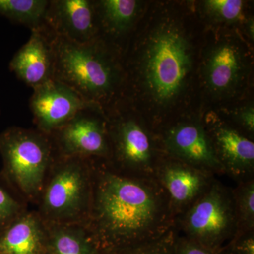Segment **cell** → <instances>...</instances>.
<instances>
[{
    "instance_id": "obj_1",
    "label": "cell",
    "mask_w": 254,
    "mask_h": 254,
    "mask_svg": "<svg viewBox=\"0 0 254 254\" xmlns=\"http://www.w3.org/2000/svg\"><path fill=\"white\" fill-rule=\"evenodd\" d=\"M93 187L84 226L100 251L158 238L175 226L168 197L155 177L125 175L92 159Z\"/></svg>"
},
{
    "instance_id": "obj_2",
    "label": "cell",
    "mask_w": 254,
    "mask_h": 254,
    "mask_svg": "<svg viewBox=\"0 0 254 254\" xmlns=\"http://www.w3.org/2000/svg\"><path fill=\"white\" fill-rule=\"evenodd\" d=\"M51 35L53 78L103 110V103L113 98L121 81V71L113 53L99 37L78 43Z\"/></svg>"
},
{
    "instance_id": "obj_3",
    "label": "cell",
    "mask_w": 254,
    "mask_h": 254,
    "mask_svg": "<svg viewBox=\"0 0 254 254\" xmlns=\"http://www.w3.org/2000/svg\"><path fill=\"white\" fill-rule=\"evenodd\" d=\"M92 159L56 155L36 210L46 225H84L91 206Z\"/></svg>"
},
{
    "instance_id": "obj_4",
    "label": "cell",
    "mask_w": 254,
    "mask_h": 254,
    "mask_svg": "<svg viewBox=\"0 0 254 254\" xmlns=\"http://www.w3.org/2000/svg\"><path fill=\"white\" fill-rule=\"evenodd\" d=\"M3 178L26 200L37 204L56 151L50 135L11 127L0 133Z\"/></svg>"
},
{
    "instance_id": "obj_5",
    "label": "cell",
    "mask_w": 254,
    "mask_h": 254,
    "mask_svg": "<svg viewBox=\"0 0 254 254\" xmlns=\"http://www.w3.org/2000/svg\"><path fill=\"white\" fill-rule=\"evenodd\" d=\"M180 235L215 250H221L237 232L232 188L215 179L208 190L175 220Z\"/></svg>"
},
{
    "instance_id": "obj_6",
    "label": "cell",
    "mask_w": 254,
    "mask_h": 254,
    "mask_svg": "<svg viewBox=\"0 0 254 254\" xmlns=\"http://www.w3.org/2000/svg\"><path fill=\"white\" fill-rule=\"evenodd\" d=\"M191 66L190 45L173 25L159 28L150 38L145 56L147 86L155 100L167 103L182 91Z\"/></svg>"
},
{
    "instance_id": "obj_7",
    "label": "cell",
    "mask_w": 254,
    "mask_h": 254,
    "mask_svg": "<svg viewBox=\"0 0 254 254\" xmlns=\"http://www.w3.org/2000/svg\"><path fill=\"white\" fill-rule=\"evenodd\" d=\"M110 143L108 163L125 175L155 177L162 158L157 156L149 133L136 120L118 118L107 121Z\"/></svg>"
},
{
    "instance_id": "obj_8",
    "label": "cell",
    "mask_w": 254,
    "mask_h": 254,
    "mask_svg": "<svg viewBox=\"0 0 254 254\" xmlns=\"http://www.w3.org/2000/svg\"><path fill=\"white\" fill-rule=\"evenodd\" d=\"M96 107L85 108L50 135L57 155L108 160L110 143L107 120Z\"/></svg>"
},
{
    "instance_id": "obj_9",
    "label": "cell",
    "mask_w": 254,
    "mask_h": 254,
    "mask_svg": "<svg viewBox=\"0 0 254 254\" xmlns=\"http://www.w3.org/2000/svg\"><path fill=\"white\" fill-rule=\"evenodd\" d=\"M155 178L168 195L176 220L208 190L216 176L165 155Z\"/></svg>"
},
{
    "instance_id": "obj_10",
    "label": "cell",
    "mask_w": 254,
    "mask_h": 254,
    "mask_svg": "<svg viewBox=\"0 0 254 254\" xmlns=\"http://www.w3.org/2000/svg\"><path fill=\"white\" fill-rule=\"evenodd\" d=\"M91 107L96 106L87 103L71 88L55 78L33 88L30 99L37 129L49 135L67 123L78 112Z\"/></svg>"
},
{
    "instance_id": "obj_11",
    "label": "cell",
    "mask_w": 254,
    "mask_h": 254,
    "mask_svg": "<svg viewBox=\"0 0 254 254\" xmlns=\"http://www.w3.org/2000/svg\"><path fill=\"white\" fill-rule=\"evenodd\" d=\"M165 155L213 175H224L208 132L200 124L186 122L168 128L163 137Z\"/></svg>"
},
{
    "instance_id": "obj_12",
    "label": "cell",
    "mask_w": 254,
    "mask_h": 254,
    "mask_svg": "<svg viewBox=\"0 0 254 254\" xmlns=\"http://www.w3.org/2000/svg\"><path fill=\"white\" fill-rule=\"evenodd\" d=\"M44 26L53 36L75 43H88L98 37L94 1L51 0Z\"/></svg>"
},
{
    "instance_id": "obj_13",
    "label": "cell",
    "mask_w": 254,
    "mask_h": 254,
    "mask_svg": "<svg viewBox=\"0 0 254 254\" xmlns=\"http://www.w3.org/2000/svg\"><path fill=\"white\" fill-rule=\"evenodd\" d=\"M51 40V33L45 26L33 30L29 40L10 62V71L33 89L53 78L54 58Z\"/></svg>"
},
{
    "instance_id": "obj_14",
    "label": "cell",
    "mask_w": 254,
    "mask_h": 254,
    "mask_svg": "<svg viewBox=\"0 0 254 254\" xmlns=\"http://www.w3.org/2000/svg\"><path fill=\"white\" fill-rule=\"evenodd\" d=\"M208 133L224 175L237 182L254 178V143L250 138L223 125Z\"/></svg>"
},
{
    "instance_id": "obj_15",
    "label": "cell",
    "mask_w": 254,
    "mask_h": 254,
    "mask_svg": "<svg viewBox=\"0 0 254 254\" xmlns=\"http://www.w3.org/2000/svg\"><path fill=\"white\" fill-rule=\"evenodd\" d=\"M46 227L37 211L26 210L0 234V254H43Z\"/></svg>"
},
{
    "instance_id": "obj_16",
    "label": "cell",
    "mask_w": 254,
    "mask_h": 254,
    "mask_svg": "<svg viewBox=\"0 0 254 254\" xmlns=\"http://www.w3.org/2000/svg\"><path fill=\"white\" fill-rule=\"evenodd\" d=\"M46 225V224H45ZM46 247L51 254H99L83 225H46Z\"/></svg>"
},
{
    "instance_id": "obj_17",
    "label": "cell",
    "mask_w": 254,
    "mask_h": 254,
    "mask_svg": "<svg viewBox=\"0 0 254 254\" xmlns=\"http://www.w3.org/2000/svg\"><path fill=\"white\" fill-rule=\"evenodd\" d=\"M242 69L238 50L224 44L213 50L209 58L206 78L209 86L215 91H225L235 86Z\"/></svg>"
},
{
    "instance_id": "obj_18",
    "label": "cell",
    "mask_w": 254,
    "mask_h": 254,
    "mask_svg": "<svg viewBox=\"0 0 254 254\" xmlns=\"http://www.w3.org/2000/svg\"><path fill=\"white\" fill-rule=\"evenodd\" d=\"M98 31L118 37L131 28L138 12V2L135 0H102L94 1Z\"/></svg>"
},
{
    "instance_id": "obj_19",
    "label": "cell",
    "mask_w": 254,
    "mask_h": 254,
    "mask_svg": "<svg viewBox=\"0 0 254 254\" xmlns=\"http://www.w3.org/2000/svg\"><path fill=\"white\" fill-rule=\"evenodd\" d=\"M48 0H0V15L33 30L44 26Z\"/></svg>"
},
{
    "instance_id": "obj_20",
    "label": "cell",
    "mask_w": 254,
    "mask_h": 254,
    "mask_svg": "<svg viewBox=\"0 0 254 254\" xmlns=\"http://www.w3.org/2000/svg\"><path fill=\"white\" fill-rule=\"evenodd\" d=\"M237 232L254 230V178L237 182L232 189Z\"/></svg>"
},
{
    "instance_id": "obj_21",
    "label": "cell",
    "mask_w": 254,
    "mask_h": 254,
    "mask_svg": "<svg viewBox=\"0 0 254 254\" xmlns=\"http://www.w3.org/2000/svg\"><path fill=\"white\" fill-rule=\"evenodd\" d=\"M27 203L0 176V234L27 209Z\"/></svg>"
},
{
    "instance_id": "obj_22",
    "label": "cell",
    "mask_w": 254,
    "mask_h": 254,
    "mask_svg": "<svg viewBox=\"0 0 254 254\" xmlns=\"http://www.w3.org/2000/svg\"><path fill=\"white\" fill-rule=\"evenodd\" d=\"M178 234L175 226L158 238L122 248L100 251L99 254H173L174 245Z\"/></svg>"
},
{
    "instance_id": "obj_23",
    "label": "cell",
    "mask_w": 254,
    "mask_h": 254,
    "mask_svg": "<svg viewBox=\"0 0 254 254\" xmlns=\"http://www.w3.org/2000/svg\"><path fill=\"white\" fill-rule=\"evenodd\" d=\"M205 5L210 14L226 21L240 18L243 9V3L240 0H209Z\"/></svg>"
},
{
    "instance_id": "obj_24",
    "label": "cell",
    "mask_w": 254,
    "mask_h": 254,
    "mask_svg": "<svg viewBox=\"0 0 254 254\" xmlns=\"http://www.w3.org/2000/svg\"><path fill=\"white\" fill-rule=\"evenodd\" d=\"M224 249L229 254H254V230L237 232Z\"/></svg>"
},
{
    "instance_id": "obj_25",
    "label": "cell",
    "mask_w": 254,
    "mask_h": 254,
    "mask_svg": "<svg viewBox=\"0 0 254 254\" xmlns=\"http://www.w3.org/2000/svg\"><path fill=\"white\" fill-rule=\"evenodd\" d=\"M222 250H212L179 233L174 245L173 254H222Z\"/></svg>"
},
{
    "instance_id": "obj_26",
    "label": "cell",
    "mask_w": 254,
    "mask_h": 254,
    "mask_svg": "<svg viewBox=\"0 0 254 254\" xmlns=\"http://www.w3.org/2000/svg\"><path fill=\"white\" fill-rule=\"evenodd\" d=\"M240 122L247 131L253 134L254 132V111L253 108H249L242 112Z\"/></svg>"
},
{
    "instance_id": "obj_27",
    "label": "cell",
    "mask_w": 254,
    "mask_h": 254,
    "mask_svg": "<svg viewBox=\"0 0 254 254\" xmlns=\"http://www.w3.org/2000/svg\"><path fill=\"white\" fill-rule=\"evenodd\" d=\"M43 254H50V252H48V250H47V247H46V250L45 251L44 253H43Z\"/></svg>"
},
{
    "instance_id": "obj_28",
    "label": "cell",
    "mask_w": 254,
    "mask_h": 254,
    "mask_svg": "<svg viewBox=\"0 0 254 254\" xmlns=\"http://www.w3.org/2000/svg\"><path fill=\"white\" fill-rule=\"evenodd\" d=\"M222 254H229L227 253L226 251L225 250V249L223 248V250H222Z\"/></svg>"
}]
</instances>
